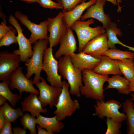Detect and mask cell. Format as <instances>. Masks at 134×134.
I'll return each instance as SVG.
<instances>
[{"label": "cell", "mask_w": 134, "mask_h": 134, "mask_svg": "<svg viewBox=\"0 0 134 134\" xmlns=\"http://www.w3.org/2000/svg\"><path fill=\"white\" fill-rule=\"evenodd\" d=\"M82 73L84 85L80 87L81 95L97 100H104L103 86L107 81L108 75H100L87 69L83 70Z\"/></svg>", "instance_id": "6da1fadb"}, {"label": "cell", "mask_w": 134, "mask_h": 134, "mask_svg": "<svg viewBox=\"0 0 134 134\" xmlns=\"http://www.w3.org/2000/svg\"><path fill=\"white\" fill-rule=\"evenodd\" d=\"M58 70L60 75L67 80L69 84L70 94L80 97V87L83 85L82 71L74 66L69 55L64 56L59 59Z\"/></svg>", "instance_id": "7a4b0ae2"}, {"label": "cell", "mask_w": 134, "mask_h": 134, "mask_svg": "<svg viewBox=\"0 0 134 134\" xmlns=\"http://www.w3.org/2000/svg\"><path fill=\"white\" fill-rule=\"evenodd\" d=\"M49 43L48 39H40L36 42L33 47V52L32 57L25 62L27 73L25 75L28 79L34 74H35L32 81L33 84L40 82V73L42 70L43 52Z\"/></svg>", "instance_id": "3957f363"}, {"label": "cell", "mask_w": 134, "mask_h": 134, "mask_svg": "<svg viewBox=\"0 0 134 134\" xmlns=\"http://www.w3.org/2000/svg\"><path fill=\"white\" fill-rule=\"evenodd\" d=\"M62 82V91L55 106L56 109L53 112L59 121H62L67 116H71L80 108L78 100L77 99L72 100L70 97L68 90L69 84L65 81Z\"/></svg>", "instance_id": "277c9868"}, {"label": "cell", "mask_w": 134, "mask_h": 134, "mask_svg": "<svg viewBox=\"0 0 134 134\" xmlns=\"http://www.w3.org/2000/svg\"><path fill=\"white\" fill-rule=\"evenodd\" d=\"M94 22V20L91 18L86 21H77L71 26L70 28L75 32L77 36L79 52H82L84 46L92 39L106 32L103 27L97 26L93 28L89 26Z\"/></svg>", "instance_id": "5b68a950"}, {"label": "cell", "mask_w": 134, "mask_h": 134, "mask_svg": "<svg viewBox=\"0 0 134 134\" xmlns=\"http://www.w3.org/2000/svg\"><path fill=\"white\" fill-rule=\"evenodd\" d=\"M122 105L118 101L113 99L105 102L104 100H97L94 105L95 112L93 115L102 119L106 117L121 123L127 118L126 115L119 110Z\"/></svg>", "instance_id": "8992f818"}, {"label": "cell", "mask_w": 134, "mask_h": 134, "mask_svg": "<svg viewBox=\"0 0 134 134\" xmlns=\"http://www.w3.org/2000/svg\"><path fill=\"white\" fill-rule=\"evenodd\" d=\"M53 49L49 47L44 51L42 70L46 74L47 80L51 86L62 88L61 75L58 74V61L54 57Z\"/></svg>", "instance_id": "52a82bcc"}, {"label": "cell", "mask_w": 134, "mask_h": 134, "mask_svg": "<svg viewBox=\"0 0 134 134\" xmlns=\"http://www.w3.org/2000/svg\"><path fill=\"white\" fill-rule=\"evenodd\" d=\"M14 15L16 18L31 32L29 39L32 44H34L39 40L48 39L47 20L42 21L39 24H37L29 20L27 15H24L19 11H16Z\"/></svg>", "instance_id": "ba28073f"}, {"label": "cell", "mask_w": 134, "mask_h": 134, "mask_svg": "<svg viewBox=\"0 0 134 134\" xmlns=\"http://www.w3.org/2000/svg\"><path fill=\"white\" fill-rule=\"evenodd\" d=\"M8 21L16 29L18 35L16 36L19 48L15 50L13 53L20 56V61L26 62L32 56L33 51L31 46V43L29 39L24 35L23 30L18 23L16 18L13 15H10L9 17Z\"/></svg>", "instance_id": "9c48e42d"}, {"label": "cell", "mask_w": 134, "mask_h": 134, "mask_svg": "<svg viewBox=\"0 0 134 134\" xmlns=\"http://www.w3.org/2000/svg\"><path fill=\"white\" fill-rule=\"evenodd\" d=\"M40 79L41 82L35 84L39 90L38 98L42 107L49 105L51 108L57 104L62 88L48 85L45 80L41 76Z\"/></svg>", "instance_id": "30bf717a"}, {"label": "cell", "mask_w": 134, "mask_h": 134, "mask_svg": "<svg viewBox=\"0 0 134 134\" xmlns=\"http://www.w3.org/2000/svg\"><path fill=\"white\" fill-rule=\"evenodd\" d=\"M62 13L63 11H61L54 18H47V29L50 33L48 39L50 48L57 45L67 29L63 20Z\"/></svg>", "instance_id": "8fae6325"}, {"label": "cell", "mask_w": 134, "mask_h": 134, "mask_svg": "<svg viewBox=\"0 0 134 134\" xmlns=\"http://www.w3.org/2000/svg\"><path fill=\"white\" fill-rule=\"evenodd\" d=\"M22 67H19L11 73L9 79V89L13 90L17 89L21 96L24 92L34 93L38 95L39 92L33 86L32 80L28 79L24 75L22 72Z\"/></svg>", "instance_id": "7c38bea8"}, {"label": "cell", "mask_w": 134, "mask_h": 134, "mask_svg": "<svg viewBox=\"0 0 134 134\" xmlns=\"http://www.w3.org/2000/svg\"><path fill=\"white\" fill-rule=\"evenodd\" d=\"M20 56L6 51L0 52V80L9 79L12 72L19 67Z\"/></svg>", "instance_id": "4fadbf2b"}, {"label": "cell", "mask_w": 134, "mask_h": 134, "mask_svg": "<svg viewBox=\"0 0 134 134\" xmlns=\"http://www.w3.org/2000/svg\"><path fill=\"white\" fill-rule=\"evenodd\" d=\"M106 32L95 36L84 46L82 52L97 59H100L102 54L109 48Z\"/></svg>", "instance_id": "5bb4252c"}, {"label": "cell", "mask_w": 134, "mask_h": 134, "mask_svg": "<svg viewBox=\"0 0 134 134\" xmlns=\"http://www.w3.org/2000/svg\"><path fill=\"white\" fill-rule=\"evenodd\" d=\"M105 0H97L96 3L89 7L85 13L80 18L81 20H84L89 18H93L98 20L103 24L105 29L111 22L109 15L105 14L103 7Z\"/></svg>", "instance_id": "9a60e30c"}, {"label": "cell", "mask_w": 134, "mask_h": 134, "mask_svg": "<svg viewBox=\"0 0 134 134\" xmlns=\"http://www.w3.org/2000/svg\"><path fill=\"white\" fill-rule=\"evenodd\" d=\"M72 30L70 28L67 29L60 39V46L54 56L55 59H59L63 55H69L77 49L76 41Z\"/></svg>", "instance_id": "2e32d148"}, {"label": "cell", "mask_w": 134, "mask_h": 134, "mask_svg": "<svg viewBox=\"0 0 134 134\" xmlns=\"http://www.w3.org/2000/svg\"><path fill=\"white\" fill-rule=\"evenodd\" d=\"M69 56L74 66L82 71L85 69L93 70L100 61V59L95 58L82 52L73 53Z\"/></svg>", "instance_id": "e0dca14e"}, {"label": "cell", "mask_w": 134, "mask_h": 134, "mask_svg": "<svg viewBox=\"0 0 134 134\" xmlns=\"http://www.w3.org/2000/svg\"><path fill=\"white\" fill-rule=\"evenodd\" d=\"M37 95L34 93H30V95L21 102L22 111L29 112L34 117H37L40 113H45L48 111L46 108H43Z\"/></svg>", "instance_id": "ac0fdd59"}, {"label": "cell", "mask_w": 134, "mask_h": 134, "mask_svg": "<svg viewBox=\"0 0 134 134\" xmlns=\"http://www.w3.org/2000/svg\"><path fill=\"white\" fill-rule=\"evenodd\" d=\"M96 0H90L85 2L83 0L80 4L77 5L71 11H62L63 20L67 29L70 28L72 24L76 21L80 20L83 11L95 3Z\"/></svg>", "instance_id": "d6986e66"}, {"label": "cell", "mask_w": 134, "mask_h": 134, "mask_svg": "<svg viewBox=\"0 0 134 134\" xmlns=\"http://www.w3.org/2000/svg\"><path fill=\"white\" fill-rule=\"evenodd\" d=\"M95 72L100 75H108L123 74L121 72L117 60H113L108 57L102 56L99 64L93 70Z\"/></svg>", "instance_id": "ffe728a7"}, {"label": "cell", "mask_w": 134, "mask_h": 134, "mask_svg": "<svg viewBox=\"0 0 134 134\" xmlns=\"http://www.w3.org/2000/svg\"><path fill=\"white\" fill-rule=\"evenodd\" d=\"M37 124L41 128H44L48 132L54 133H59L64 127L62 121H59L55 115L52 117L43 116L39 114L36 119Z\"/></svg>", "instance_id": "44dd1931"}, {"label": "cell", "mask_w": 134, "mask_h": 134, "mask_svg": "<svg viewBox=\"0 0 134 134\" xmlns=\"http://www.w3.org/2000/svg\"><path fill=\"white\" fill-rule=\"evenodd\" d=\"M105 29L107 34L108 45L109 48H116L115 45L119 44L128 48L130 50L134 51V47L123 44L118 38L117 35L122 36V34L120 29L117 27V25L115 23L111 22Z\"/></svg>", "instance_id": "7402d4cb"}, {"label": "cell", "mask_w": 134, "mask_h": 134, "mask_svg": "<svg viewBox=\"0 0 134 134\" xmlns=\"http://www.w3.org/2000/svg\"><path fill=\"white\" fill-rule=\"evenodd\" d=\"M108 85L104 90L114 88L116 89L118 93L122 94L128 95L130 94L129 85L130 82L125 77L119 75H113L108 78Z\"/></svg>", "instance_id": "603a6c76"}, {"label": "cell", "mask_w": 134, "mask_h": 134, "mask_svg": "<svg viewBox=\"0 0 134 134\" xmlns=\"http://www.w3.org/2000/svg\"><path fill=\"white\" fill-rule=\"evenodd\" d=\"M123 111L126 114L127 132L134 134V104L131 99H127L122 103Z\"/></svg>", "instance_id": "cb8c5ba5"}, {"label": "cell", "mask_w": 134, "mask_h": 134, "mask_svg": "<svg viewBox=\"0 0 134 134\" xmlns=\"http://www.w3.org/2000/svg\"><path fill=\"white\" fill-rule=\"evenodd\" d=\"M9 79L4 80L0 83V95L8 100L13 107L16 106V104L21 99L22 97L17 94L12 93L9 87Z\"/></svg>", "instance_id": "d4e9b609"}, {"label": "cell", "mask_w": 134, "mask_h": 134, "mask_svg": "<svg viewBox=\"0 0 134 134\" xmlns=\"http://www.w3.org/2000/svg\"><path fill=\"white\" fill-rule=\"evenodd\" d=\"M117 60L121 72L124 77L130 82L134 77V60L126 59Z\"/></svg>", "instance_id": "484cf974"}, {"label": "cell", "mask_w": 134, "mask_h": 134, "mask_svg": "<svg viewBox=\"0 0 134 134\" xmlns=\"http://www.w3.org/2000/svg\"><path fill=\"white\" fill-rule=\"evenodd\" d=\"M4 117L7 121L14 123L17 119L21 117L24 114L21 108L14 109L11 107L6 101L1 107Z\"/></svg>", "instance_id": "4316f807"}, {"label": "cell", "mask_w": 134, "mask_h": 134, "mask_svg": "<svg viewBox=\"0 0 134 134\" xmlns=\"http://www.w3.org/2000/svg\"><path fill=\"white\" fill-rule=\"evenodd\" d=\"M102 56H107L113 60H123L126 59L134 60V53L116 48L108 49L102 54Z\"/></svg>", "instance_id": "83f0119b"}, {"label": "cell", "mask_w": 134, "mask_h": 134, "mask_svg": "<svg viewBox=\"0 0 134 134\" xmlns=\"http://www.w3.org/2000/svg\"><path fill=\"white\" fill-rule=\"evenodd\" d=\"M20 123L25 129L29 130L30 134H36L35 126L37 124L36 119L28 113H25L20 119Z\"/></svg>", "instance_id": "f1b7e54d"}, {"label": "cell", "mask_w": 134, "mask_h": 134, "mask_svg": "<svg viewBox=\"0 0 134 134\" xmlns=\"http://www.w3.org/2000/svg\"><path fill=\"white\" fill-rule=\"evenodd\" d=\"M17 33L16 29L12 27L0 40V47L9 46L14 43L17 44V42L15 35Z\"/></svg>", "instance_id": "f546056e"}, {"label": "cell", "mask_w": 134, "mask_h": 134, "mask_svg": "<svg viewBox=\"0 0 134 134\" xmlns=\"http://www.w3.org/2000/svg\"><path fill=\"white\" fill-rule=\"evenodd\" d=\"M106 123L107 129L105 134H119L121 133L120 129L121 122L114 120L110 118H107Z\"/></svg>", "instance_id": "4dcf8cb0"}, {"label": "cell", "mask_w": 134, "mask_h": 134, "mask_svg": "<svg viewBox=\"0 0 134 134\" xmlns=\"http://www.w3.org/2000/svg\"><path fill=\"white\" fill-rule=\"evenodd\" d=\"M83 0H59L58 2L63 7V12L71 11Z\"/></svg>", "instance_id": "1f68e13d"}, {"label": "cell", "mask_w": 134, "mask_h": 134, "mask_svg": "<svg viewBox=\"0 0 134 134\" xmlns=\"http://www.w3.org/2000/svg\"><path fill=\"white\" fill-rule=\"evenodd\" d=\"M36 1L40 6L45 8L63 9V7L59 3L51 0H36Z\"/></svg>", "instance_id": "d6a6232c"}, {"label": "cell", "mask_w": 134, "mask_h": 134, "mask_svg": "<svg viewBox=\"0 0 134 134\" xmlns=\"http://www.w3.org/2000/svg\"><path fill=\"white\" fill-rule=\"evenodd\" d=\"M2 21L0 25V39H1L12 27L10 26H6V20H3Z\"/></svg>", "instance_id": "836d02e7"}, {"label": "cell", "mask_w": 134, "mask_h": 134, "mask_svg": "<svg viewBox=\"0 0 134 134\" xmlns=\"http://www.w3.org/2000/svg\"><path fill=\"white\" fill-rule=\"evenodd\" d=\"M11 122L7 121L1 130H0V134H12Z\"/></svg>", "instance_id": "e575fe53"}, {"label": "cell", "mask_w": 134, "mask_h": 134, "mask_svg": "<svg viewBox=\"0 0 134 134\" xmlns=\"http://www.w3.org/2000/svg\"><path fill=\"white\" fill-rule=\"evenodd\" d=\"M12 130L13 134H25L26 133L25 129L17 126L13 127Z\"/></svg>", "instance_id": "d590c367"}, {"label": "cell", "mask_w": 134, "mask_h": 134, "mask_svg": "<svg viewBox=\"0 0 134 134\" xmlns=\"http://www.w3.org/2000/svg\"><path fill=\"white\" fill-rule=\"evenodd\" d=\"M7 121L3 115L1 107H0V130L6 123Z\"/></svg>", "instance_id": "8d00e7d4"}, {"label": "cell", "mask_w": 134, "mask_h": 134, "mask_svg": "<svg viewBox=\"0 0 134 134\" xmlns=\"http://www.w3.org/2000/svg\"><path fill=\"white\" fill-rule=\"evenodd\" d=\"M36 126L37 127L38 130V134H54V133L50 132H48L47 130H46L44 129L40 128L38 125H36Z\"/></svg>", "instance_id": "74e56055"}, {"label": "cell", "mask_w": 134, "mask_h": 134, "mask_svg": "<svg viewBox=\"0 0 134 134\" xmlns=\"http://www.w3.org/2000/svg\"><path fill=\"white\" fill-rule=\"evenodd\" d=\"M129 88L130 92H134V77L130 82Z\"/></svg>", "instance_id": "f35d334b"}, {"label": "cell", "mask_w": 134, "mask_h": 134, "mask_svg": "<svg viewBox=\"0 0 134 134\" xmlns=\"http://www.w3.org/2000/svg\"><path fill=\"white\" fill-rule=\"evenodd\" d=\"M7 100L4 97L0 95V105H3Z\"/></svg>", "instance_id": "ab89813d"}, {"label": "cell", "mask_w": 134, "mask_h": 134, "mask_svg": "<svg viewBox=\"0 0 134 134\" xmlns=\"http://www.w3.org/2000/svg\"><path fill=\"white\" fill-rule=\"evenodd\" d=\"M85 1H86V0H83ZM106 1H107L111 2L112 4L114 5H118V3L117 2V0H105Z\"/></svg>", "instance_id": "60d3db41"}, {"label": "cell", "mask_w": 134, "mask_h": 134, "mask_svg": "<svg viewBox=\"0 0 134 134\" xmlns=\"http://www.w3.org/2000/svg\"><path fill=\"white\" fill-rule=\"evenodd\" d=\"M24 1L28 4L36 2V0H20Z\"/></svg>", "instance_id": "b9f144b4"}, {"label": "cell", "mask_w": 134, "mask_h": 134, "mask_svg": "<svg viewBox=\"0 0 134 134\" xmlns=\"http://www.w3.org/2000/svg\"><path fill=\"white\" fill-rule=\"evenodd\" d=\"M0 17L3 20H5V16L4 14L1 11H0Z\"/></svg>", "instance_id": "7bdbcfd3"}, {"label": "cell", "mask_w": 134, "mask_h": 134, "mask_svg": "<svg viewBox=\"0 0 134 134\" xmlns=\"http://www.w3.org/2000/svg\"><path fill=\"white\" fill-rule=\"evenodd\" d=\"M130 95L132 96L131 98V99L133 101H134V94H133L131 93L130 94Z\"/></svg>", "instance_id": "ee69618b"}, {"label": "cell", "mask_w": 134, "mask_h": 134, "mask_svg": "<svg viewBox=\"0 0 134 134\" xmlns=\"http://www.w3.org/2000/svg\"><path fill=\"white\" fill-rule=\"evenodd\" d=\"M117 0L118 4V6H119V3H121L122 2V0Z\"/></svg>", "instance_id": "f6af8a7d"}, {"label": "cell", "mask_w": 134, "mask_h": 134, "mask_svg": "<svg viewBox=\"0 0 134 134\" xmlns=\"http://www.w3.org/2000/svg\"><path fill=\"white\" fill-rule=\"evenodd\" d=\"M57 1H58V2L59 0H57Z\"/></svg>", "instance_id": "bcb514c9"}, {"label": "cell", "mask_w": 134, "mask_h": 134, "mask_svg": "<svg viewBox=\"0 0 134 134\" xmlns=\"http://www.w3.org/2000/svg\"></svg>", "instance_id": "7dc6e473"}]
</instances>
